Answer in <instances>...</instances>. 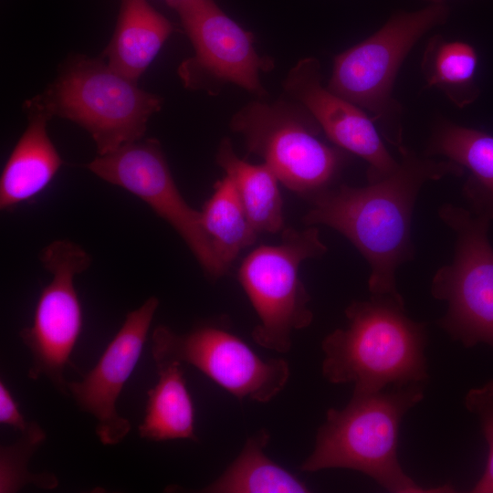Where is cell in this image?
Masks as SVG:
<instances>
[{"label": "cell", "instance_id": "ba28073f", "mask_svg": "<svg viewBox=\"0 0 493 493\" xmlns=\"http://www.w3.org/2000/svg\"><path fill=\"white\" fill-rule=\"evenodd\" d=\"M155 365L194 366L239 400L268 403L287 385L290 369L282 358L259 356L223 320L195 324L184 333L159 325L152 333Z\"/></svg>", "mask_w": 493, "mask_h": 493}, {"label": "cell", "instance_id": "30bf717a", "mask_svg": "<svg viewBox=\"0 0 493 493\" xmlns=\"http://www.w3.org/2000/svg\"><path fill=\"white\" fill-rule=\"evenodd\" d=\"M232 129L280 183L307 197L332 186L345 163L342 149L326 144L314 127L279 107L250 104L234 117Z\"/></svg>", "mask_w": 493, "mask_h": 493}, {"label": "cell", "instance_id": "2e32d148", "mask_svg": "<svg viewBox=\"0 0 493 493\" xmlns=\"http://www.w3.org/2000/svg\"><path fill=\"white\" fill-rule=\"evenodd\" d=\"M48 117L37 106L10 154L0 179L1 210L12 209L36 197L60 168L62 160L47 131Z\"/></svg>", "mask_w": 493, "mask_h": 493}, {"label": "cell", "instance_id": "6da1fadb", "mask_svg": "<svg viewBox=\"0 0 493 493\" xmlns=\"http://www.w3.org/2000/svg\"><path fill=\"white\" fill-rule=\"evenodd\" d=\"M398 168L389 176L362 187L340 184L309 197L303 216L307 226L322 225L344 236L366 259L373 296L401 298L396 270L414 257L412 218L423 185L446 176L459 177L464 169L449 160L420 156L404 145Z\"/></svg>", "mask_w": 493, "mask_h": 493}, {"label": "cell", "instance_id": "ffe728a7", "mask_svg": "<svg viewBox=\"0 0 493 493\" xmlns=\"http://www.w3.org/2000/svg\"><path fill=\"white\" fill-rule=\"evenodd\" d=\"M237 190L240 199L257 233L276 234L285 229L283 200L279 180L264 163L252 164L235 153L229 140H224L217 155Z\"/></svg>", "mask_w": 493, "mask_h": 493}, {"label": "cell", "instance_id": "8fae6325", "mask_svg": "<svg viewBox=\"0 0 493 493\" xmlns=\"http://www.w3.org/2000/svg\"><path fill=\"white\" fill-rule=\"evenodd\" d=\"M87 167L102 180L144 201L179 234L209 278L226 274L203 229L200 211L181 194L156 140L126 143L99 155Z\"/></svg>", "mask_w": 493, "mask_h": 493}, {"label": "cell", "instance_id": "8992f818", "mask_svg": "<svg viewBox=\"0 0 493 493\" xmlns=\"http://www.w3.org/2000/svg\"><path fill=\"white\" fill-rule=\"evenodd\" d=\"M100 60L75 61L37 104L87 130L100 155L141 140L161 100Z\"/></svg>", "mask_w": 493, "mask_h": 493}, {"label": "cell", "instance_id": "9c48e42d", "mask_svg": "<svg viewBox=\"0 0 493 493\" xmlns=\"http://www.w3.org/2000/svg\"><path fill=\"white\" fill-rule=\"evenodd\" d=\"M40 261L51 274V281L40 293L32 324L23 328L19 337L31 355L27 377L34 381L45 377L67 395L65 369L83 323L74 278L89 267L91 258L77 244L56 240L41 251Z\"/></svg>", "mask_w": 493, "mask_h": 493}, {"label": "cell", "instance_id": "d6986e66", "mask_svg": "<svg viewBox=\"0 0 493 493\" xmlns=\"http://www.w3.org/2000/svg\"><path fill=\"white\" fill-rule=\"evenodd\" d=\"M270 440L267 430L249 436L238 456L203 493H307L305 483L269 458L266 453Z\"/></svg>", "mask_w": 493, "mask_h": 493}, {"label": "cell", "instance_id": "277c9868", "mask_svg": "<svg viewBox=\"0 0 493 493\" xmlns=\"http://www.w3.org/2000/svg\"><path fill=\"white\" fill-rule=\"evenodd\" d=\"M448 14L444 3L399 12L369 37L334 58L328 89L370 112L383 137L397 149L404 145L403 109L393 96L397 73L418 40L443 25Z\"/></svg>", "mask_w": 493, "mask_h": 493}, {"label": "cell", "instance_id": "3957f363", "mask_svg": "<svg viewBox=\"0 0 493 493\" xmlns=\"http://www.w3.org/2000/svg\"><path fill=\"white\" fill-rule=\"evenodd\" d=\"M425 383L390 391L355 392L345 407L330 408L311 453L299 469L347 468L363 473L393 493H446L449 485L424 488L402 468L397 457L402 418L424 398Z\"/></svg>", "mask_w": 493, "mask_h": 493}, {"label": "cell", "instance_id": "44dd1931", "mask_svg": "<svg viewBox=\"0 0 493 493\" xmlns=\"http://www.w3.org/2000/svg\"><path fill=\"white\" fill-rule=\"evenodd\" d=\"M200 213L202 226L213 251L227 271L237 256L256 242L258 235L229 176L225 175L215 184L214 192Z\"/></svg>", "mask_w": 493, "mask_h": 493}, {"label": "cell", "instance_id": "7c38bea8", "mask_svg": "<svg viewBox=\"0 0 493 493\" xmlns=\"http://www.w3.org/2000/svg\"><path fill=\"white\" fill-rule=\"evenodd\" d=\"M158 307L159 299L152 296L127 313L95 366L80 381L68 383V394L80 411L95 417L96 435L105 446L118 445L131 429L116 404L138 363Z\"/></svg>", "mask_w": 493, "mask_h": 493}, {"label": "cell", "instance_id": "9a60e30c", "mask_svg": "<svg viewBox=\"0 0 493 493\" xmlns=\"http://www.w3.org/2000/svg\"><path fill=\"white\" fill-rule=\"evenodd\" d=\"M425 156H444L468 172L462 194L471 212L493 219V135L446 120L431 131Z\"/></svg>", "mask_w": 493, "mask_h": 493}, {"label": "cell", "instance_id": "7402d4cb", "mask_svg": "<svg viewBox=\"0 0 493 493\" xmlns=\"http://www.w3.org/2000/svg\"><path fill=\"white\" fill-rule=\"evenodd\" d=\"M477 54L467 42L433 36L426 43L421 69L426 88H436L456 107L472 104L479 96L476 82Z\"/></svg>", "mask_w": 493, "mask_h": 493}, {"label": "cell", "instance_id": "603a6c76", "mask_svg": "<svg viewBox=\"0 0 493 493\" xmlns=\"http://www.w3.org/2000/svg\"><path fill=\"white\" fill-rule=\"evenodd\" d=\"M44 429L31 422L29 427L17 441L0 448V493L20 491L28 484L43 489L58 487V479L51 473H33L28 470V463L34 453L46 440Z\"/></svg>", "mask_w": 493, "mask_h": 493}, {"label": "cell", "instance_id": "7a4b0ae2", "mask_svg": "<svg viewBox=\"0 0 493 493\" xmlns=\"http://www.w3.org/2000/svg\"><path fill=\"white\" fill-rule=\"evenodd\" d=\"M345 316L346 326L321 341V373L327 382L352 383L355 392L425 383V326L405 314L403 297L354 300Z\"/></svg>", "mask_w": 493, "mask_h": 493}, {"label": "cell", "instance_id": "4fadbf2b", "mask_svg": "<svg viewBox=\"0 0 493 493\" xmlns=\"http://www.w3.org/2000/svg\"><path fill=\"white\" fill-rule=\"evenodd\" d=\"M286 88L333 143L367 163L368 183L380 181L398 168L399 161L388 152L372 118L322 86L318 60L299 61L289 72Z\"/></svg>", "mask_w": 493, "mask_h": 493}, {"label": "cell", "instance_id": "ac0fdd59", "mask_svg": "<svg viewBox=\"0 0 493 493\" xmlns=\"http://www.w3.org/2000/svg\"><path fill=\"white\" fill-rule=\"evenodd\" d=\"M183 363L155 365L158 381L147 392L143 420L138 426L142 438L162 442H198L194 427V406L184 377Z\"/></svg>", "mask_w": 493, "mask_h": 493}, {"label": "cell", "instance_id": "d4e9b609", "mask_svg": "<svg viewBox=\"0 0 493 493\" xmlns=\"http://www.w3.org/2000/svg\"><path fill=\"white\" fill-rule=\"evenodd\" d=\"M0 423L20 433L25 432L31 424L25 419L16 401L3 380L0 381Z\"/></svg>", "mask_w": 493, "mask_h": 493}, {"label": "cell", "instance_id": "5bb4252c", "mask_svg": "<svg viewBox=\"0 0 493 493\" xmlns=\"http://www.w3.org/2000/svg\"><path fill=\"white\" fill-rule=\"evenodd\" d=\"M179 15L196 53V64L211 76L263 93L260 69L268 62L257 54L250 33L213 0H165Z\"/></svg>", "mask_w": 493, "mask_h": 493}, {"label": "cell", "instance_id": "5b68a950", "mask_svg": "<svg viewBox=\"0 0 493 493\" xmlns=\"http://www.w3.org/2000/svg\"><path fill=\"white\" fill-rule=\"evenodd\" d=\"M326 252L319 229L311 226L301 230L285 228L278 245L260 246L244 258L237 278L258 318L251 332L257 345L287 353L293 332L311 324L310 296L299 267L305 260Z\"/></svg>", "mask_w": 493, "mask_h": 493}, {"label": "cell", "instance_id": "484cf974", "mask_svg": "<svg viewBox=\"0 0 493 493\" xmlns=\"http://www.w3.org/2000/svg\"><path fill=\"white\" fill-rule=\"evenodd\" d=\"M432 4H443L445 0H427Z\"/></svg>", "mask_w": 493, "mask_h": 493}, {"label": "cell", "instance_id": "e0dca14e", "mask_svg": "<svg viewBox=\"0 0 493 493\" xmlns=\"http://www.w3.org/2000/svg\"><path fill=\"white\" fill-rule=\"evenodd\" d=\"M172 29L171 23L148 0H121L117 26L105 50L108 65L136 82Z\"/></svg>", "mask_w": 493, "mask_h": 493}, {"label": "cell", "instance_id": "52a82bcc", "mask_svg": "<svg viewBox=\"0 0 493 493\" xmlns=\"http://www.w3.org/2000/svg\"><path fill=\"white\" fill-rule=\"evenodd\" d=\"M439 218L456 235L450 264L438 268L432 296L447 303L438 325L465 347L487 343L493 348V247L490 219L453 204L438 209Z\"/></svg>", "mask_w": 493, "mask_h": 493}, {"label": "cell", "instance_id": "cb8c5ba5", "mask_svg": "<svg viewBox=\"0 0 493 493\" xmlns=\"http://www.w3.org/2000/svg\"><path fill=\"white\" fill-rule=\"evenodd\" d=\"M465 405L479 419L488 446L485 472L472 492L493 493V381L482 387L471 389L466 395Z\"/></svg>", "mask_w": 493, "mask_h": 493}]
</instances>
